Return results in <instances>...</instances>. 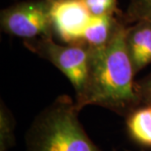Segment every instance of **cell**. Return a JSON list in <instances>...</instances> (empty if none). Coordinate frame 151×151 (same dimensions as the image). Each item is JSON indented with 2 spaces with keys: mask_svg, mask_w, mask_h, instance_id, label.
<instances>
[{
  "mask_svg": "<svg viewBox=\"0 0 151 151\" xmlns=\"http://www.w3.org/2000/svg\"><path fill=\"white\" fill-rule=\"evenodd\" d=\"M92 15L83 0H53L50 2L52 29L67 44L83 45V37Z\"/></svg>",
  "mask_w": 151,
  "mask_h": 151,
  "instance_id": "5",
  "label": "cell"
},
{
  "mask_svg": "<svg viewBox=\"0 0 151 151\" xmlns=\"http://www.w3.org/2000/svg\"><path fill=\"white\" fill-rule=\"evenodd\" d=\"M84 4L93 16L113 15L116 9V0H83Z\"/></svg>",
  "mask_w": 151,
  "mask_h": 151,
  "instance_id": "11",
  "label": "cell"
},
{
  "mask_svg": "<svg viewBox=\"0 0 151 151\" xmlns=\"http://www.w3.org/2000/svg\"><path fill=\"white\" fill-rule=\"evenodd\" d=\"M137 87L141 102L143 101L146 104H151V74L137 84Z\"/></svg>",
  "mask_w": 151,
  "mask_h": 151,
  "instance_id": "12",
  "label": "cell"
},
{
  "mask_svg": "<svg viewBox=\"0 0 151 151\" xmlns=\"http://www.w3.org/2000/svg\"><path fill=\"white\" fill-rule=\"evenodd\" d=\"M115 26L112 15L93 16L83 37V45L95 47L104 44L109 39Z\"/></svg>",
  "mask_w": 151,
  "mask_h": 151,
  "instance_id": "8",
  "label": "cell"
},
{
  "mask_svg": "<svg viewBox=\"0 0 151 151\" xmlns=\"http://www.w3.org/2000/svg\"><path fill=\"white\" fill-rule=\"evenodd\" d=\"M28 46L66 76L73 84L77 96L83 91L88 73V47L78 44L60 45L49 37Z\"/></svg>",
  "mask_w": 151,
  "mask_h": 151,
  "instance_id": "3",
  "label": "cell"
},
{
  "mask_svg": "<svg viewBox=\"0 0 151 151\" xmlns=\"http://www.w3.org/2000/svg\"><path fill=\"white\" fill-rule=\"evenodd\" d=\"M80 111L70 96L56 98L27 132V151H102L81 126Z\"/></svg>",
  "mask_w": 151,
  "mask_h": 151,
  "instance_id": "2",
  "label": "cell"
},
{
  "mask_svg": "<svg viewBox=\"0 0 151 151\" xmlns=\"http://www.w3.org/2000/svg\"><path fill=\"white\" fill-rule=\"evenodd\" d=\"M128 29L115 24L109 39L100 46L88 47V73L84 87L77 96L80 110L97 105L121 115H128L141 103L129 56Z\"/></svg>",
  "mask_w": 151,
  "mask_h": 151,
  "instance_id": "1",
  "label": "cell"
},
{
  "mask_svg": "<svg viewBox=\"0 0 151 151\" xmlns=\"http://www.w3.org/2000/svg\"><path fill=\"white\" fill-rule=\"evenodd\" d=\"M15 124L11 113L5 106L1 105L0 112V151H8L14 145Z\"/></svg>",
  "mask_w": 151,
  "mask_h": 151,
  "instance_id": "9",
  "label": "cell"
},
{
  "mask_svg": "<svg viewBox=\"0 0 151 151\" xmlns=\"http://www.w3.org/2000/svg\"><path fill=\"white\" fill-rule=\"evenodd\" d=\"M129 134L140 145L151 147V104L138 107L127 116Z\"/></svg>",
  "mask_w": 151,
  "mask_h": 151,
  "instance_id": "7",
  "label": "cell"
},
{
  "mask_svg": "<svg viewBox=\"0 0 151 151\" xmlns=\"http://www.w3.org/2000/svg\"><path fill=\"white\" fill-rule=\"evenodd\" d=\"M129 14L137 22L151 24V0H131Z\"/></svg>",
  "mask_w": 151,
  "mask_h": 151,
  "instance_id": "10",
  "label": "cell"
},
{
  "mask_svg": "<svg viewBox=\"0 0 151 151\" xmlns=\"http://www.w3.org/2000/svg\"><path fill=\"white\" fill-rule=\"evenodd\" d=\"M127 42L134 74L151 63V24L138 22L128 29Z\"/></svg>",
  "mask_w": 151,
  "mask_h": 151,
  "instance_id": "6",
  "label": "cell"
},
{
  "mask_svg": "<svg viewBox=\"0 0 151 151\" xmlns=\"http://www.w3.org/2000/svg\"><path fill=\"white\" fill-rule=\"evenodd\" d=\"M1 26L10 35L27 39L49 35L52 29L50 2L32 0L17 3L1 12Z\"/></svg>",
  "mask_w": 151,
  "mask_h": 151,
  "instance_id": "4",
  "label": "cell"
}]
</instances>
